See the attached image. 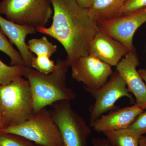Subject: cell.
Returning a JSON list of instances; mask_svg holds the SVG:
<instances>
[{
    "label": "cell",
    "mask_w": 146,
    "mask_h": 146,
    "mask_svg": "<svg viewBox=\"0 0 146 146\" xmlns=\"http://www.w3.org/2000/svg\"><path fill=\"white\" fill-rule=\"evenodd\" d=\"M102 133L115 146H139L140 137L130 133L126 129Z\"/></svg>",
    "instance_id": "15"
},
{
    "label": "cell",
    "mask_w": 146,
    "mask_h": 146,
    "mask_svg": "<svg viewBox=\"0 0 146 146\" xmlns=\"http://www.w3.org/2000/svg\"><path fill=\"white\" fill-rule=\"evenodd\" d=\"M146 22L145 8L109 21L97 22L100 31L121 43L130 51H136L133 44L134 34Z\"/></svg>",
    "instance_id": "8"
},
{
    "label": "cell",
    "mask_w": 146,
    "mask_h": 146,
    "mask_svg": "<svg viewBox=\"0 0 146 146\" xmlns=\"http://www.w3.org/2000/svg\"><path fill=\"white\" fill-rule=\"evenodd\" d=\"M92 144L93 146H115L107 138H94Z\"/></svg>",
    "instance_id": "23"
},
{
    "label": "cell",
    "mask_w": 146,
    "mask_h": 146,
    "mask_svg": "<svg viewBox=\"0 0 146 146\" xmlns=\"http://www.w3.org/2000/svg\"><path fill=\"white\" fill-rule=\"evenodd\" d=\"M0 146H39L16 134L0 130Z\"/></svg>",
    "instance_id": "19"
},
{
    "label": "cell",
    "mask_w": 146,
    "mask_h": 146,
    "mask_svg": "<svg viewBox=\"0 0 146 146\" xmlns=\"http://www.w3.org/2000/svg\"><path fill=\"white\" fill-rule=\"evenodd\" d=\"M144 111L142 108L135 104L132 106L122 108L103 115L91 127L97 132L102 133L108 131L125 129Z\"/></svg>",
    "instance_id": "12"
},
{
    "label": "cell",
    "mask_w": 146,
    "mask_h": 146,
    "mask_svg": "<svg viewBox=\"0 0 146 146\" xmlns=\"http://www.w3.org/2000/svg\"><path fill=\"white\" fill-rule=\"evenodd\" d=\"M31 66L39 72L48 74L54 70L56 63L50 59V56L43 55L34 56L32 60Z\"/></svg>",
    "instance_id": "20"
},
{
    "label": "cell",
    "mask_w": 146,
    "mask_h": 146,
    "mask_svg": "<svg viewBox=\"0 0 146 146\" xmlns=\"http://www.w3.org/2000/svg\"><path fill=\"white\" fill-rule=\"evenodd\" d=\"M140 65L136 51H130L122 58L116 67V71L124 80L130 93L133 94L136 104L146 110V84L137 70Z\"/></svg>",
    "instance_id": "10"
},
{
    "label": "cell",
    "mask_w": 146,
    "mask_h": 146,
    "mask_svg": "<svg viewBox=\"0 0 146 146\" xmlns=\"http://www.w3.org/2000/svg\"><path fill=\"white\" fill-rule=\"evenodd\" d=\"M1 131L22 136L40 146H63L59 129L46 108L33 112L23 122Z\"/></svg>",
    "instance_id": "4"
},
{
    "label": "cell",
    "mask_w": 146,
    "mask_h": 146,
    "mask_svg": "<svg viewBox=\"0 0 146 146\" xmlns=\"http://www.w3.org/2000/svg\"><path fill=\"white\" fill-rule=\"evenodd\" d=\"M5 127V125L3 122L2 119L0 115V130H3Z\"/></svg>",
    "instance_id": "27"
},
{
    "label": "cell",
    "mask_w": 146,
    "mask_h": 146,
    "mask_svg": "<svg viewBox=\"0 0 146 146\" xmlns=\"http://www.w3.org/2000/svg\"><path fill=\"white\" fill-rule=\"evenodd\" d=\"M138 72L146 84V69L143 68L140 69L138 70Z\"/></svg>",
    "instance_id": "25"
},
{
    "label": "cell",
    "mask_w": 146,
    "mask_h": 146,
    "mask_svg": "<svg viewBox=\"0 0 146 146\" xmlns=\"http://www.w3.org/2000/svg\"><path fill=\"white\" fill-rule=\"evenodd\" d=\"M69 100H61L52 105L51 116L57 125L63 146H88L91 127L73 110Z\"/></svg>",
    "instance_id": "6"
},
{
    "label": "cell",
    "mask_w": 146,
    "mask_h": 146,
    "mask_svg": "<svg viewBox=\"0 0 146 146\" xmlns=\"http://www.w3.org/2000/svg\"><path fill=\"white\" fill-rule=\"evenodd\" d=\"M95 100L89 106V125L103 115L112 111L116 108L115 103L123 97H127L133 101V98L127 89L125 82L117 71L113 73L110 78L100 89L86 90Z\"/></svg>",
    "instance_id": "7"
},
{
    "label": "cell",
    "mask_w": 146,
    "mask_h": 146,
    "mask_svg": "<svg viewBox=\"0 0 146 146\" xmlns=\"http://www.w3.org/2000/svg\"><path fill=\"white\" fill-rule=\"evenodd\" d=\"M27 45L31 52L36 56L44 55L50 57L57 51V46L50 42L45 36L30 39Z\"/></svg>",
    "instance_id": "16"
},
{
    "label": "cell",
    "mask_w": 146,
    "mask_h": 146,
    "mask_svg": "<svg viewBox=\"0 0 146 146\" xmlns=\"http://www.w3.org/2000/svg\"><path fill=\"white\" fill-rule=\"evenodd\" d=\"M53 10L49 27H38L37 32L51 36L63 46L67 54L66 63L71 67L76 60L89 55L92 39L99 30L91 18L88 9L76 0H50Z\"/></svg>",
    "instance_id": "1"
},
{
    "label": "cell",
    "mask_w": 146,
    "mask_h": 146,
    "mask_svg": "<svg viewBox=\"0 0 146 146\" xmlns=\"http://www.w3.org/2000/svg\"><path fill=\"white\" fill-rule=\"evenodd\" d=\"M129 52L124 45L99 31L91 41L89 55L112 67L116 66Z\"/></svg>",
    "instance_id": "11"
},
{
    "label": "cell",
    "mask_w": 146,
    "mask_h": 146,
    "mask_svg": "<svg viewBox=\"0 0 146 146\" xmlns=\"http://www.w3.org/2000/svg\"><path fill=\"white\" fill-rule=\"evenodd\" d=\"M126 0H93L88 8L89 15L96 22L109 21L123 15Z\"/></svg>",
    "instance_id": "14"
},
{
    "label": "cell",
    "mask_w": 146,
    "mask_h": 146,
    "mask_svg": "<svg viewBox=\"0 0 146 146\" xmlns=\"http://www.w3.org/2000/svg\"><path fill=\"white\" fill-rule=\"evenodd\" d=\"M71 67L72 77L83 83L86 91L100 89L113 73L111 66L90 55L80 57Z\"/></svg>",
    "instance_id": "9"
},
{
    "label": "cell",
    "mask_w": 146,
    "mask_h": 146,
    "mask_svg": "<svg viewBox=\"0 0 146 146\" xmlns=\"http://www.w3.org/2000/svg\"><path fill=\"white\" fill-rule=\"evenodd\" d=\"M33 112V99L27 80L22 77L0 86V115L5 127L23 122Z\"/></svg>",
    "instance_id": "3"
},
{
    "label": "cell",
    "mask_w": 146,
    "mask_h": 146,
    "mask_svg": "<svg viewBox=\"0 0 146 146\" xmlns=\"http://www.w3.org/2000/svg\"><path fill=\"white\" fill-rule=\"evenodd\" d=\"M139 146H146V138L145 136H140L139 138Z\"/></svg>",
    "instance_id": "26"
},
{
    "label": "cell",
    "mask_w": 146,
    "mask_h": 146,
    "mask_svg": "<svg viewBox=\"0 0 146 146\" xmlns=\"http://www.w3.org/2000/svg\"><path fill=\"white\" fill-rule=\"evenodd\" d=\"M0 29L3 33L8 37L11 43L17 47L23 60L25 67L31 68L32 60L34 56L29 50L26 39L28 35L36 33V29L13 23L1 15Z\"/></svg>",
    "instance_id": "13"
},
{
    "label": "cell",
    "mask_w": 146,
    "mask_h": 146,
    "mask_svg": "<svg viewBox=\"0 0 146 146\" xmlns=\"http://www.w3.org/2000/svg\"><path fill=\"white\" fill-rule=\"evenodd\" d=\"M68 66L65 60L57 58L54 70L48 74L32 68H26L24 76L29 81L33 99V112H36L61 100L72 101L76 95L66 84Z\"/></svg>",
    "instance_id": "2"
},
{
    "label": "cell",
    "mask_w": 146,
    "mask_h": 146,
    "mask_svg": "<svg viewBox=\"0 0 146 146\" xmlns=\"http://www.w3.org/2000/svg\"></svg>",
    "instance_id": "30"
},
{
    "label": "cell",
    "mask_w": 146,
    "mask_h": 146,
    "mask_svg": "<svg viewBox=\"0 0 146 146\" xmlns=\"http://www.w3.org/2000/svg\"><path fill=\"white\" fill-rule=\"evenodd\" d=\"M81 7L84 8L88 9L90 7L93 0H76Z\"/></svg>",
    "instance_id": "24"
},
{
    "label": "cell",
    "mask_w": 146,
    "mask_h": 146,
    "mask_svg": "<svg viewBox=\"0 0 146 146\" xmlns=\"http://www.w3.org/2000/svg\"><path fill=\"white\" fill-rule=\"evenodd\" d=\"M26 67L19 65L9 66L0 59V86L10 83L18 78L24 76Z\"/></svg>",
    "instance_id": "17"
},
{
    "label": "cell",
    "mask_w": 146,
    "mask_h": 146,
    "mask_svg": "<svg viewBox=\"0 0 146 146\" xmlns=\"http://www.w3.org/2000/svg\"><path fill=\"white\" fill-rule=\"evenodd\" d=\"M145 12H146V7L145 8ZM145 24H146V22Z\"/></svg>",
    "instance_id": "28"
},
{
    "label": "cell",
    "mask_w": 146,
    "mask_h": 146,
    "mask_svg": "<svg viewBox=\"0 0 146 146\" xmlns=\"http://www.w3.org/2000/svg\"><path fill=\"white\" fill-rule=\"evenodd\" d=\"M0 51L4 53L10 58L11 65L25 66L21 54L14 48L0 29Z\"/></svg>",
    "instance_id": "18"
},
{
    "label": "cell",
    "mask_w": 146,
    "mask_h": 146,
    "mask_svg": "<svg viewBox=\"0 0 146 146\" xmlns=\"http://www.w3.org/2000/svg\"><path fill=\"white\" fill-rule=\"evenodd\" d=\"M50 0H2L0 15L16 23L31 27H46L52 17Z\"/></svg>",
    "instance_id": "5"
},
{
    "label": "cell",
    "mask_w": 146,
    "mask_h": 146,
    "mask_svg": "<svg viewBox=\"0 0 146 146\" xmlns=\"http://www.w3.org/2000/svg\"><path fill=\"white\" fill-rule=\"evenodd\" d=\"M146 7V0H126L123 15L136 12Z\"/></svg>",
    "instance_id": "22"
},
{
    "label": "cell",
    "mask_w": 146,
    "mask_h": 146,
    "mask_svg": "<svg viewBox=\"0 0 146 146\" xmlns=\"http://www.w3.org/2000/svg\"><path fill=\"white\" fill-rule=\"evenodd\" d=\"M145 138H146V136H145Z\"/></svg>",
    "instance_id": "29"
},
{
    "label": "cell",
    "mask_w": 146,
    "mask_h": 146,
    "mask_svg": "<svg viewBox=\"0 0 146 146\" xmlns=\"http://www.w3.org/2000/svg\"><path fill=\"white\" fill-rule=\"evenodd\" d=\"M126 129L138 137L146 134V110L138 115Z\"/></svg>",
    "instance_id": "21"
}]
</instances>
